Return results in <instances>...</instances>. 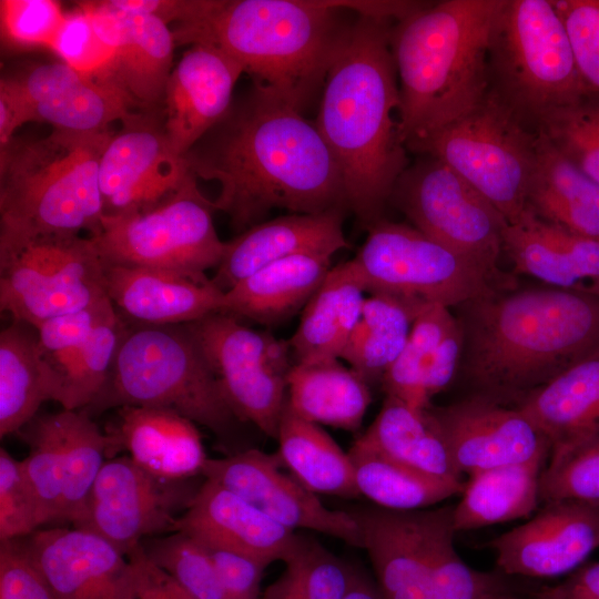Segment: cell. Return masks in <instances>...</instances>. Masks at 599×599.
<instances>
[{"label": "cell", "mask_w": 599, "mask_h": 599, "mask_svg": "<svg viewBox=\"0 0 599 599\" xmlns=\"http://www.w3.org/2000/svg\"><path fill=\"white\" fill-rule=\"evenodd\" d=\"M191 172L221 185L214 207L238 231L273 209L316 214L347 206L339 167L315 123L254 84L184 155Z\"/></svg>", "instance_id": "cell-1"}, {"label": "cell", "mask_w": 599, "mask_h": 599, "mask_svg": "<svg viewBox=\"0 0 599 599\" xmlns=\"http://www.w3.org/2000/svg\"><path fill=\"white\" fill-rule=\"evenodd\" d=\"M460 362L474 395L518 406L572 365L599 354V295L551 286L494 290L457 307Z\"/></svg>", "instance_id": "cell-2"}, {"label": "cell", "mask_w": 599, "mask_h": 599, "mask_svg": "<svg viewBox=\"0 0 599 599\" xmlns=\"http://www.w3.org/2000/svg\"><path fill=\"white\" fill-rule=\"evenodd\" d=\"M390 21L358 16L324 83L314 122L343 179L348 209L367 229L380 220L407 169Z\"/></svg>", "instance_id": "cell-3"}, {"label": "cell", "mask_w": 599, "mask_h": 599, "mask_svg": "<svg viewBox=\"0 0 599 599\" xmlns=\"http://www.w3.org/2000/svg\"><path fill=\"white\" fill-rule=\"evenodd\" d=\"M338 0H220L172 30L176 45L212 44L300 111L319 95L353 24Z\"/></svg>", "instance_id": "cell-4"}, {"label": "cell", "mask_w": 599, "mask_h": 599, "mask_svg": "<svg viewBox=\"0 0 599 599\" xmlns=\"http://www.w3.org/2000/svg\"><path fill=\"white\" fill-rule=\"evenodd\" d=\"M500 4L444 0L426 4L392 29L405 146L459 119L485 98L490 32Z\"/></svg>", "instance_id": "cell-5"}, {"label": "cell", "mask_w": 599, "mask_h": 599, "mask_svg": "<svg viewBox=\"0 0 599 599\" xmlns=\"http://www.w3.org/2000/svg\"><path fill=\"white\" fill-rule=\"evenodd\" d=\"M112 134L53 130L0 146V258L37 241L99 232V165Z\"/></svg>", "instance_id": "cell-6"}, {"label": "cell", "mask_w": 599, "mask_h": 599, "mask_svg": "<svg viewBox=\"0 0 599 599\" xmlns=\"http://www.w3.org/2000/svg\"><path fill=\"white\" fill-rule=\"evenodd\" d=\"M384 599H484L509 591L497 572L471 568L458 555L454 506L351 511Z\"/></svg>", "instance_id": "cell-7"}, {"label": "cell", "mask_w": 599, "mask_h": 599, "mask_svg": "<svg viewBox=\"0 0 599 599\" xmlns=\"http://www.w3.org/2000/svg\"><path fill=\"white\" fill-rule=\"evenodd\" d=\"M123 406L172 409L216 435L235 419L186 324H128L104 388L81 410Z\"/></svg>", "instance_id": "cell-8"}, {"label": "cell", "mask_w": 599, "mask_h": 599, "mask_svg": "<svg viewBox=\"0 0 599 599\" xmlns=\"http://www.w3.org/2000/svg\"><path fill=\"white\" fill-rule=\"evenodd\" d=\"M489 90L536 128L590 95L552 0H501L488 50Z\"/></svg>", "instance_id": "cell-9"}, {"label": "cell", "mask_w": 599, "mask_h": 599, "mask_svg": "<svg viewBox=\"0 0 599 599\" xmlns=\"http://www.w3.org/2000/svg\"><path fill=\"white\" fill-rule=\"evenodd\" d=\"M538 133L490 90L469 112L406 148L438 159L516 223L526 211Z\"/></svg>", "instance_id": "cell-10"}, {"label": "cell", "mask_w": 599, "mask_h": 599, "mask_svg": "<svg viewBox=\"0 0 599 599\" xmlns=\"http://www.w3.org/2000/svg\"><path fill=\"white\" fill-rule=\"evenodd\" d=\"M352 261L365 292L422 307H457L494 290L512 287L413 225L382 219L368 227Z\"/></svg>", "instance_id": "cell-11"}, {"label": "cell", "mask_w": 599, "mask_h": 599, "mask_svg": "<svg viewBox=\"0 0 599 599\" xmlns=\"http://www.w3.org/2000/svg\"><path fill=\"white\" fill-rule=\"evenodd\" d=\"M192 173L184 184L150 210L103 216L89 236L108 265L176 272L199 281L220 264L225 242L213 223V201L200 191Z\"/></svg>", "instance_id": "cell-12"}, {"label": "cell", "mask_w": 599, "mask_h": 599, "mask_svg": "<svg viewBox=\"0 0 599 599\" xmlns=\"http://www.w3.org/2000/svg\"><path fill=\"white\" fill-rule=\"evenodd\" d=\"M390 199L414 227L512 285L498 267L507 220L447 164L426 155L404 171Z\"/></svg>", "instance_id": "cell-13"}, {"label": "cell", "mask_w": 599, "mask_h": 599, "mask_svg": "<svg viewBox=\"0 0 599 599\" xmlns=\"http://www.w3.org/2000/svg\"><path fill=\"white\" fill-rule=\"evenodd\" d=\"M105 263L93 241L33 242L0 258V308L32 326L108 300Z\"/></svg>", "instance_id": "cell-14"}, {"label": "cell", "mask_w": 599, "mask_h": 599, "mask_svg": "<svg viewBox=\"0 0 599 599\" xmlns=\"http://www.w3.org/2000/svg\"><path fill=\"white\" fill-rule=\"evenodd\" d=\"M203 483V481H202ZM192 478L166 479L129 456L108 459L74 528L94 532L124 555L142 540L174 532L200 486Z\"/></svg>", "instance_id": "cell-15"}, {"label": "cell", "mask_w": 599, "mask_h": 599, "mask_svg": "<svg viewBox=\"0 0 599 599\" xmlns=\"http://www.w3.org/2000/svg\"><path fill=\"white\" fill-rule=\"evenodd\" d=\"M160 111L129 113L105 145L99 165L103 216L150 210L192 174L185 159L172 149Z\"/></svg>", "instance_id": "cell-16"}, {"label": "cell", "mask_w": 599, "mask_h": 599, "mask_svg": "<svg viewBox=\"0 0 599 599\" xmlns=\"http://www.w3.org/2000/svg\"><path fill=\"white\" fill-rule=\"evenodd\" d=\"M201 475L291 530H313L363 548L362 529L355 516L327 508L316 494L281 470L277 455L252 448L223 458H207Z\"/></svg>", "instance_id": "cell-17"}, {"label": "cell", "mask_w": 599, "mask_h": 599, "mask_svg": "<svg viewBox=\"0 0 599 599\" xmlns=\"http://www.w3.org/2000/svg\"><path fill=\"white\" fill-rule=\"evenodd\" d=\"M429 410L463 475L549 457V439L518 407L473 394Z\"/></svg>", "instance_id": "cell-18"}, {"label": "cell", "mask_w": 599, "mask_h": 599, "mask_svg": "<svg viewBox=\"0 0 599 599\" xmlns=\"http://www.w3.org/2000/svg\"><path fill=\"white\" fill-rule=\"evenodd\" d=\"M490 542L504 575L554 578L569 575L599 548V505L562 500Z\"/></svg>", "instance_id": "cell-19"}, {"label": "cell", "mask_w": 599, "mask_h": 599, "mask_svg": "<svg viewBox=\"0 0 599 599\" xmlns=\"http://www.w3.org/2000/svg\"><path fill=\"white\" fill-rule=\"evenodd\" d=\"M78 3L115 51L109 80L142 110L163 109L176 45L169 26L154 16L115 8L108 0Z\"/></svg>", "instance_id": "cell-20"}, {"label": "cell", "mask_w": 599, "mask_h": 599, "mask_svg": "<svg viewBox=\"0 0 599 599\" xmlns=\"http://www.w3.org/2000/svg\"><path fill=\"white\" fill-rule=\"evenodd\" d=\"M26 538L22 542L55 599H124L130 561L106 539L60 527Z\"/></svg>", "instance_id": "cell-21"}, {"label": "cell", "mask_w": 599, "mask_h": 599, "mask_svg": "<svg viewBox=\"0 0 599 599\" xmlns=\"http://www.w3.org/2000/svg\"><path fill=\"white\" fill-rule=\"evenodd\" d=\"M243 72L234 58L212 44H193L183 53L163 102L164 131L175 153L184 158L225 115Z\"/></svg>", "instance_id": "cell-22"}, {"label": "cell", "mask_w": 599, "mask_h": 599, "mask_svg": "<svg viewBox=\"0 0 599 599\" xmlns=\"http://www.w3.org/2000/svg\"><path fill=\"white\" fill-rule=\"evenodd\" d=\"M106 293L131 325H181L221 313L224 292L165 270L105 264Z\"/></svg>", "instance_id": "cell-23"}, {"label": "cell", "mask_w": 599, "mask_h": 599, "mask_svg": "<svg viewBox=\"0 0 599 599\" xmlns=\"http://www.w3.org/2000/svg\"><path fill=\"white\" fill-rule=\"evenodd\" d=\"M343 211L291 213L261 222L225 242L211 281L226 292L256 271L302 253L334 255L348 246L343 232Z\"/></svg>", "instance_id": "cell-24"}, {"label": "cell", "mask_w": 599, "mask_h": 599, "mask_svg": "<svg viewBox=\"0 0 599 599\" xmlns=\"http://www.w3.org/2000/svg\"><path fill=\"white\" fill-rule=\"evenodd\" d=\"M175 531L204 544L217 545L256 557L268 565L284 561L300 535L255 508L242 497L204 479Z\"/></svg>", "instance_id": "cell-25"}, {"label": "cell", "mask_w": 599, "mask_h": 599, "mask_svg": "<svg viewBox=\"0 0 599 599\" xmlns=\"http://www.w3.org/2000/svg\"><path fill=\"white\" fill-rule=\"evenodd\" d=\"M461 325L449 307L433 305L414 321L408 339L382 378L386 396L418 409L432 406L460 367Z\"/></svg>", "instance_id": "cell-26"}, {"label": "cell", "mask_w": 599, "mask_h": 599, "mask_svg": "<svg viewBox=\"0 0 599 599\" xmlns=\"http://www.w3.org/2000/svg\"><path fill=\"white\" fill-rule=\"evenodd\" d=\"M502 253L516 272L548 286L599 295V241L546 222L528 210L506 226Z\"/></svg>", "instance_id": "cell-27"}, {"label": "cell", "mask_w": 599, "mask_h": 599, "mask_svg": "<svg viewBox=\"0 0 599 599\" xmlns=\"http://www.w3.org/2000/svg\"><path fill=\"white\" fill-rule=\"evenodd\" d=\"M106 433L114 438L116 451H129L139 466L162 478L201 475L207 459L194 423L172 409L120 407L116 424Z\"/></svg>", "instance_id": "cell-28"}, {"label": "cell", "mask_w": 599, "mask_h": 599, "mask_svg": "<svg viewBox=\"0 0 599 599\" xmlns=\"http://www.w3.org/2000/svg\"><path fill=\"white\" fill-rule=\"evenodd\" d=\"M332 255L302 253L274 262L224 292L221 313L275 324L305 307L324 282Z\"/></svg>", "instance_id": "cell-29"}, {"label": "cell", "mask_w": 599, "mask_h": 599, "mask_svg": "<svg viewBox=\"0 0 599 599\" xmlns=\"http://www.w3.org/2000/svg\"><path fill=\"white\" fill-rule=\"evenodd\" d=\"M365 290L353 261L332 267L290 339L296 363L339 359L361 319Z\"/></svg>", "instance_id": "cell-30"}, {"label": "cell", "mask_w": 599, "mask_h": 599, "mask_svg": "<svg viewBox=\"0 0 599 599\" xmlns=\"http://www.w3.org/2000/svg\"><path fill=\"white\" fill-rule=\"evenodd\" d=\"M537 133L526 210L546 222L599 241V183Z\"/></svg>", "instance_id": "cell-31"}, {"label": "cell", "mask_w": 599, "mask_h": 599, "mask_svg": "<svg viewBox=\"0 0 599 599\" xmlns=\"http://www.w3.org/2000/svg\"><path fill=\"white\" fill-rule=\"evenodd\" d=\"M60 379L45 361L34 326L13 321L0 333V437L19 433L45 400L58 402Z\"/></svg>", "instance_id": "cell-32"}, {"label": "cell", "mask_w": 599, "mask_h": 599, "mask_svg": "<svg viewBox=\"0 0 599 599\" xmlns=\"http://www.w3.org/2000/svg\"><path fill=\"white\" fill-rule=\"evenodd\" d=\"M357 440L420 473L464 481L429 408L418 409L386 396L376 418Z\"/></svg>", "instance_id": "cell-33"}, {"label": "cell", "mask_w": 599, "mask_h": 599, "mask_svg": "<svg viewBox=\"0 0 599 599\" xmlns=\"http://www.w3.org/2000/svg\"><path fill=\"white\" fill-rule=\"evenodd\" d=\"M372 396L368 383L338 359L296 363L287 375V404L301 418L356 430Z\"/></svg>", "instance_id": "cell-34"}, {"label": "cell", "mask_w": 599, "mask_h": 599, "mask_svg": "<svg viewBox=\"0 0 599 599\" xmlns=\"http://www.w3.org/2000/svg\"><path fill=\"white\" fill-rule=\"evenodd\" d=\"M516 407L547 436L551 446L599 434V354L572 365Z\"/></svg>", "instance_id": "cell-35"}, {"label": "cell", "mask_w": 599, "mask_h": 599, "mask_svg": "<svg viewBox=\"0 0 599 599\" xmlns=\"http://www.w3.org/2000/svg\"><path fill=\"white\" fill-rule=\"evenodd\" d=\"M548 459L491 468L469 476L454 506L456 532L532 514L540 502L539 478Z\"/></svg>", "instance_id": "cell-36"}, {"label": "cell", "mask_w": 599, "mask_h": 599, "mask_svg": "<svg viewBox=\"0 0 599 599\" xmlns=\"http://www.w3.org/2000/svg\"><path fill=\"white\" fill-rule=\"evenodd\" d=\"M277 457L301 484L314 494L358 497L348 453L319 425L297 416L287 399L278 424Z\"/></svg>", "instance_id": "cell-37"}, {"label": "cell", "mask_w": 599, "mask_h": 599, "mask_svg": "<svg viewBox=\"0 0 599 599\" xmlns=\"http://www.w3.org/2000/svg\"><path fill=\"white\" fill-rule=\"evenodd\" d=\"M359 496L390 510H419L461 494L465 483L420 473L357 439L348 451Z\"/></svg>", "instance_id": "cell-38"}, {"label": "cell", "mask_w": 599, "mask_h": 599, "mask_svg": "<svg viewBox=\"0 0 599 599\" xmlns=\"http://www.w3.org/2000/svg\"><path fill=\"white\" fill-rule=\"evenodd\" d=\"M426 308L389 295L370 294L339 359L368 384L382 382L403 351L414 321Z\"/></svg>", "instance_id": "cell-39"}, {"label": "cell", "mask_w": 599, "mask_h": 599, "mask_svg": "<svg viewBox=\"0 0 599 599\" xmlns=\"http://www.w3.org/2000/svg\"><path fill=\"white\" fill-rule=\"evenodd\" d=\"M133 106V100L114 82L81 74L33 106L32 122H45L59 131L98 133L122 121Z\"/></svg>", "instance_id": "cell-40"}, {"label": "cell", "mask_w": 599, "mask_h": 599, "mask_svg": "<svg viewBox=\"0 0 599 599\" xmlns=\"http://www.w3.org/2000/svg\"><path fill=\"white\" fill-rule=\"evenodd\" d=\"M291 367L265 364H235L215 376L224 400L235 418L251 422L276 439L287 399Z\"/></svg>", "instance_id": "cell-41"}, {"label": "cell", "mask_w": 599, "mask_h": 599, "mask_svg": "<svg viewBox=\"0 0 599 599\" xmlns=\"http://www.w3.org/2000/svg\"><path fill=\"white\" fill-rule=\"evenodd\" d=\"M186 325L214 375L241 363L293 366L288 342L248 328L235 316L215 313Z\"/></svg>", "instance_id": "cell-42"}, {"label": "cell", "mask_w": 599, "mask_h": 599, "mask_svg": "<svg viewBox=\"0 0 599 599\" xmlns=\"http://www.w3.org/2000/svg\"><path fill=\"white\" fill-rule=\"evenodd\" d=\"M283 562V572L261 599H345L356 573L319 542L302 535Z\"/></svg>", "instance_id": "cell-43"}, {"label": "cell", "mask_w": 599, "mask_h": 599, "mask_svg": "<svg viewBox=\"0 0 599 599\" xmlns=\"http://www.w3.org/2000/svg\"><path fill=\"white\" fill-rule=\"evenodd\" d=\"M27 436L30 453L21 464L44 525L63 521V489L68 460L59 413L37 418L32 422Z\"/></svg>", "instance_id": "cell-44"}, {"label": "cell", "mask_w": 599, "mask_h": 599, "mask_svg": "<svg viewBox=\"0 0 599 599\" xmlns=\"http://www.w3.org/2000/svg\"><path fill=\"white\" fill-rule=\"evenodd\" d=\"M128 323L115 312L89 334L63 376L58 403L65 410L88 407L104 388Z\"/></svg>", "instance_id": "cell-45"}, {"label": "cell", "mask_w": 599, "mask_h": 599, "mask_svg": "<svg viewBox=\"0 0 599 599\" xmlns=\"http://www.w3.org/2000/svg\"><path fill=\"white\" fill-rule=\"evenodd\" d=\"M541 504L571 500L599 505V434L551 446L539 478Z\"/></svg>", "instance_id": "cell-46"}, {"label": "cell", "mask_w": 599, "mask_h": 599, "mask_svg": "<svg viewBox=\"0 0 599 599\" xmlns=\"http://www.w3.org/2000/svg\"><path fill=\"white\" fill-rule=\"evenodd\" d=\"M149 558L193 599H231L205 547L183 531L141 541Z\"/></svg>", "instance_id": "cell-47"}, {"label": "cell", "mask_w": 599, "mask_h": 599, "mask_svg": "<svg viewBox=\"0 0 599 599\" xmlns=\"http://www.w3.org/2000/svg\"><path fill=\"white\" fill-rule=\"evenodd\" d=\"M535 130L599 183V95L590 94L550 112Z\"/></svg>", "instance_id": "cell-48"}, {"label": "cell", "mask_w": 599, "mask_h": 599, "mask_svg": "<svg viewBox=\"0 0 599 599\" xmlns=\"http://www.w3.org/2000/svg\"><path fill=\"white\" fill-rule=\"evenodd\" d=\"M75 71L98 80H109L115 51L98 31L89 11L77 2L50 49Z\"/></svg>", "instance_id": "cell-49"}, {"label": "cell", "mask_w": 599, "mask_h": 599, "mask_svg": "<svg viewBox=\"0 0 599 599\" xmlns=\"http://www.w3.org/2000/svg\"><path fill=\"white\" fill-rule=\"evenodd\" d=\"M65 14L53 0H1L2 43L10 49H51Z\"/></svg>", "instance_id": "cell-50"}, {"label": "cell", "mask_w": 599, "mask_h": 599, "mask_svg": "<svg viewBox=\"0 0 599 599\" xmlns=\"http://www.w3.org/2000/svg\"><path fill=\"white\" fill-rule=\"evenodd\" d=\"M115 312L112 302L108 298L88 308L48 319L35 326L41 352L59 377L61 387L64 374L89 334Z\"/></svg>", "instance_id": "cell-51"}, {"label": "cell", "mask_w": 599, "mask_h": 599, "mask_svg": "<svg viewBox=\"0 0 599 599\" xmlns=\"http://www.w3.org/2000/svg\"><path fill=\"white\" fill-rule=\"evenodd\" d=\"M44 525L21 460L0 449V539L27 537Z\"/></svg>", "instance_id": "cell-52"}, {"label": "cell", "mask_w": 599, "mask_h": 599, "mask_svg": "<svg viewBox=\"0 0 599 599\" xmlns=\"http://www.w3.org/2000/svg\"><path fill=\"white\" fill-rule=\"evenodd\" d=\"M566 28L577 70L599 95V0H552Z\"/></svg>", "instance_id": "cell-53"}, {"label": "cell", "mask_w": 599, "mask_h": 599, "mask_svg": "<svg viewBox=\"0 0 599 599\" xmlns=\"http://www.w3.org/2000/svg\"><path fill=\"white\" fill-rule=\"evenodd\" d=\"M20 539L1 540L0 599H55Z\"/></svg>", "instance_id": "cell-54"}, {"label": "cell", "mask_w": 599, "mask_h": 599, "mask_svg": "<svg viewBox=\"0 0 599 599\" xmlns=\"http://www.w3.org/2000/svg\"><path fill=\"white\" fill-rule=\"evenodd\" d=\"M201 544L207 550L222 585L231 599L262 598L261 581L264 570L268 566L267 562L231 548Z\"/></svg>", "instance_id": "cell-55"}, {"label": "cell", "mask_w": 599, "mask_h": 599, "mask_svg": "<svg viewBox=\"0 0 599 599\" xmlns=\"http://www.w3.org/2000/svg\"><path fill=\"white\" fill-rule=\"evenodd\" d=\"M130 578L124 599H193L145 554L141 542L129 552Z\"/></svg>", "instance_id": "cell-56"}, {"label": "cell", "mask_w": 599, "mask_h": 599, "mask_svg": "<svg viewBox=\"0 0 599 599\" xmlns=\"http://www.w3.org/2000/svg\"><path fill=\"white\" fill-rule=\"evenodd\" d=\"M115 8L151 14L169 26L189 24L212 12L220 0H108Z\"/></svg>", "instance_id": "cell-57"}, {"label": "cell", "mask_w": 599, "mask_h": 599, "mask_svg": "<svg viewBox=\"0 0 599 599\" xmlns=\"http://www.w3.org/2000/svg\"><path fill=\"white\" fill-rule=\"evenodd\" d=\"M537 597L544 599H599V561L583 564L558 585L544 588Z\"/></svg>", "instance_id": "cell-58"}, {"label": "cell", "mask_w": 599, "mask_h": 599, "mask_svg": "<svg viewBox=\"0 0 599 599\" xmlns=\"http://www.w3.org/2000/svg\"><path fill=\"white\" fill-rule=\"evenodd\" d=\"M27 122H32L29 104L12 80L2 75L0 80V146L13 139L14 131Z\"/></svg>", "instance_id": "cell-59"}, {"label": "cell", "mask_w": 599, "mask_h": 599, "mask_svg": "<svg viewBox=\"0 0 599 599\" xmlns=\"http://www.w3.org/2000/svg\"><path fill=\"white\" fill-rule=\"evenodd\" d=\"M345 599H384L375 579L356 569L354 580Z\"/></svg>", "instance_id": "cell-60"}, {"label": "cell", "mask_w": 599, "mask_h": 599, "mask_svg": "<svg viewBox=\"0 0 599 599\" xmlns=\"http://www.w3.org/2000/svg\"><path fill=\"white\" fill-rule=\"evenodd\" d=\"M484 599H520V598L515 596L510 591H500V592L491 593Z\"/></svg>", "instance_id": "cell-61"}, {"label": "cell", "mask_w": 599, "mask_h": 599, "mask_svg": "<svg viewBox=\"0 0 599 599\" xmlns=\"http://www.w3.org/2000/svg\"><path fill=\"white\" fill-rule=\"evenodd\" d=\"M537 599H544V598L537 597Z\"/></svg>", "instance_id": "cell-62"}]
</instances>
